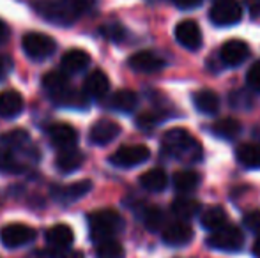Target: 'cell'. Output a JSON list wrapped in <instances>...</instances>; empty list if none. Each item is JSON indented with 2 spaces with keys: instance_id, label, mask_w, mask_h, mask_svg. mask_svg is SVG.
I'll use <instances>...</instances> for the list:
<instances>
[{
  "instance_id": "26",
  "label": "cell",
  "mask_w": 260,
  "mask_h": 258,
  "mask_svg": "<svg viewBox=\"0 0 260 258\" xmlns=\"http://www.w3.org/2000/svg\"><path fill=\"white\" fill-rule=\"evenodd\" d=\"M172 212L182 221L191 219L193 216L200 212V203L193 198H188V196H179L172 202Z\"/></svg>"
},
{
  "instance_id": "11",
  "label": "cell",
  "mask_w": 260,
  "mask_h": 258,
  "mask_svg": "<svg viewBox=\"0 0 260 258\" xmlns=\"http://www.w3.org/2000/svg\"><path fill=\"white\" fill-rule=\"evenodd\" d=\"M175 39H177V43L181 46L193 50V52L202 46V32H200V27L197 25V21L193 20H184L181 23H177Z\"/></svg>"
},
{
  "instance_id": "5",
  "label": "cell",
  "mask_w": 260,
  "mask_h": 258,
  "mask_svg": "<svg viewBox=\"0 0 260 258\" xmlns=\"http://www.w3.org/2000/svg\"><path fill=\"white\" fill-rule=\"evenodd\" d=\"M207 244L219 251H239L244 244V234L239 227L225 225L211 234L207 239Z\"/></svg>"
},
{
  "instance_id": "30",
  "label": "cell",
  "mask_w": 260,
  "mask_h": 258,
  "mask_svg": "<svg viewBox=\"0 0 260 258\" xmlns=\"http://www.w3.org/2000/svg\"><path fill=\"white\" fill-rule=\"evenodd\" d=\"M200 184V177L193 170H181L174 175V188L179 193H189Z\"/></svg>"
},
{
  "instance_id": "16",
  "label": "cell",
  "mask_w": 260,
  "mask_h": 258,
  "mask_svg": "<svg viewBox=\"0 0 260 258\" xmlns=\"http://www.w3.org/2000/svg\"><path fill=\"white\" fill-rule=\"evenodd\" d=\"M90 190H92V182H90V180H78V182L57 188V190L53 191V196H55V200H58L60 203L71 205L76 200L83 198Z\"/></svg>"
},
{
  "instance_id": "3",
  "label": "cell",
  "mask_w": 260,
  "mask_h": 258,
  "mask_svg": "<svg viewBox=\"0 0 260 258\" xmlns=\"http://www.w3.org/2000/svg\"><path fill=\"white\" fill-rule=\"evenodd\" d=\"M89 232L90 239L96 242L115 239L124 230V219L117 210L100 209L89 214Z\"/></svg>"
},
{
  "instance_id": "18",
  "label": "cell",
  "mask_w": 260,
  "mask_h": 258,
  "mask_svg": "<svg viewBox=\"0 0 260 258\" xmlns=\"http://www.w3.org/2000/svg\"><path fill=\"white\" fill-rule=\"evenodd\" d=\"M108 90H110V80L101 69L92 71L85 78L83 92L89 97H92V99H103L106 94H108Z\"/></svg>"
},
{
  "instance_id": "31",
  "label": "cell",
  "mask_w": 260,
  "mask_h": 258,
  "mask_svg": "<svg viewBox=\"0 0 260 258\" xmlns=\"http://www.w3.org/2000/svg\"><path fill=\"white\" fill-rule=\"evenodd\" d=\"M96 255L98 258H124V248L119 241L108 239V241L98 242Z\"/></svg>"
},
{
  "instance_id": "6",
  "label": "cell",
  "mask_w": 260,
  "mask_h": 258,
  "mask_svg": "<svg viewBox=\"0 0 260 258\" xmlns=\"http://www.w3.org/2000/svg\"><path fill=\"white\" fill-rule=\"evenodd\" d=\"M34 7L45 20L52 21V23L71 25L73 21L78 20V16L73 13L66 0H39Z\"/></svg>"
},
{
  "instance_id": "17",
  "label": "cell",
  "mask_w": 260,
  "mask_h": 258,
  "mask_svg": "<svg viewBox=\"0 0 260 258\" xmlns=\"http://www.w3.org/2000/svg\"><path fill=\"white\" fill-rule=\"evenodd\" d=\"M48 138L55 147L62 151V149L75 147L78 141V133L69 124H53L48 128Z\"/></svg>"
},
{
  "instance_id": "25",
  "label": "cell",
  "mask_w": 260,
  "mask_h": 258,
  "mask_svg": "<svg viewBox=\"0 0 260 258\" xmlns=\"http://www.w3.org/2000/svg\"><path fill=\"white\" fill-rule=\"evenodd\" d=\"M237 161L243 166L251 170L260 168V145L258 143H243L236 151Z\"/></svg>"
},
{
  "instance_id": "14",
  "label": "cell",
  "mask_w": 260,
  "mask_h": 258,
  "mask_svg": "<svg viewBox=\"0 0 260 258\" xmlns=\"http://www.w3.org/2000/svg\"><path fill=\"white\" fill-rule=\"evenodd\" d=\"M120 134V126L112 119H101L90 128L89 140L94 145H108Z\"/></svg>"
},
{
  "instance_id": "20",
  "label": "cell",
  "mask_w": 260,
  "mask_h": 258,
  "mask_svg": "<svg viewBox=\"0 0 260 258\" xmlns=\"http://www.w3.org/2000/svg\"><path fill=\"white\" fill-rule=\"evenodd\" d=\"M45 237L50 248H57V249H69L73 242H75V234H73L71 227L62 223L53 225L52 228H48Z\"/></svg>"
},
{
  "instance_id": "42",
  "label": "cell",
  "mask_w": 260,
  "mask_h": 258,
  "mask_svg": "<svg viewBox=\"0 0 260 258\" xmlns=\"http://www.w3.org/2000/svg\"><path fill=\"white\" fill-rule=\"evenodd\" d=\"M7 38H9V27H7L2 20H0V45H2V43H6Z\"/></svg>"
},
{
  "instance_id": "10",
  "label": "cell",
  "mask_w": 260,
  "mask_h": 258,
  "mask_svg": "<svg viewBox=\"0 0 260 258\" xmlns=\"http://www.w3.org/2000/svg\"><path fill=\"white\" fill-rule=\"evenodd\" d=\"M36 239V230L23 223H11L0 230V241L6 248L16 249L30 244Z\"/></svg>"
},
{
  "instance_id": "35",
  "label": "cell",
  "mask_w": 260,
  "mask_h": 258,
  "mask_svg": "<svg viewBox=\"0 0 260 258\" xmlns=\"http://www.w3.org/2000/svg\"><path fill=\"white\" fill-rule=\"evenodd\" d=\"M159 121H161V117L157 114H154V112H144V114L138 115L137 126L144 131H151V129L156 128Z\"/></svg>"
},
{
  "instance_id": "36",
  "label": "cell",
  "mask_w": 260,
  "mask_h": 258,
  "mask_svg": "<svg viewBox=\"0 0 260 258\" xmlns=\"http://www.w3.org/2000/svg\"><path fill=\"white\" fill-rule=\"evenodd\" d=\"M243 225L246 230L253 232V234H258L260 232V210H250V212L244 214Z\"/></svg>"
},
{
  "instance_id": "27",
  "label": "cell",
  "mask_w": 260,
  "mask_h": 258,
  "mask_svg": "<svg viewBox=\"0 0 260 258\" xmlns=\"http://www.w3.org/2000/svg\"><path fill=\"white\" fill-rule=\"evenodd\" d=\"M137 104H138V96L133 90H127V89L117 90L112 96V99H110V106L117 112H122V114L133 112L137 108Z\"/></svg>"
},
{
  "instance_id": "40",
  "label": "cell",
  "mask_w": 260,
  "mask_h": 258,
  "mask_svg": "<svg viewBox=\"0 0 260 258\" xmlns=\"http://www.w3.org/2000/svg\"><path fill=\"white\" fill-rule=\"evenodd\" d=\"M13 69V60L7 55H0V80H4Z\"/></svg>"
},
{
  "instance_id": "34",
  "label": "cell",
  "mask_w": 260,
  "mask_h": 258,
  "mask_svg": "<svg viewBox=\"0 0 260 258\" xmlns=\"http://www.w3.org/2000/svg\"><path fill=\"white\" fill-rule=\"evenodd\" d=\"M101 35L106 38L108 41L112 43H120L126 39V28L119 23H108V25H103L101 27Z\"/></svg>"
},
{
  "instance_id": "41",
  "label": "cell",
  "mask_w": 260,
  "mask_h": 258,
  "mask_svg": "<svg viewBox=\"0 0 260 258\" xmlns=\"http://www.w3.org/2000/svg\"><path fill=\"white\" fill-rule=\"evenodd\" d=\"M174 4L181 9H193L202 4V0H174Z\"/></svg>"
},
{
  "instance_id": "23",
  "label": "cell",
  "mask_w": 260,
  "mask_h": 258,
  "mask_svg": "<svg viewBox=\"0 0 260 258\" xmlns=\"http://www.w3.org/2000/svg\"><path fill=\"white\" fill-rule=\"evenodd\" d=\"M193 104H195V108L200 114L216 115L219 110V97L209 89L197 90V92L193 94Z\"/></svg>"
},
{
  "instance_id": "15",
  "label": "cell",
  "mask_w": 260,
  "mask_h": 258,
  "mask_svg": "<svg viewBox=\"0 0 260 258\" xmlns=\"http://www.w3.org/2000/svg\"><path fill=\"white\" fill-rule=\"evenodd\" d=\"M127 64L137 72H156L165 67V60L159 55H156L154 52H147V50L131 55Z\"/></svg>"
},
{
  "instance_id": "2",
  "label": "cell",
  "mask_w": 260,
  "mask_h": 258,
  "mask_svg": "<svg viewBox=\"0 0 260 258\" xmlns=\"http://www.w3.org/2000/svg\"><path fill=\"white\" fill-rule=\"evenodd\" d=\"M163 151L168 156L184 163H197L202 159L204 151L195 136L182 128L170 129L163 134Z\"/></svg>"
},
{
  "instance_id": "13",
  "label": "cell",
  "mask_w": 260,
  "mask_h": 258,
  "mask_svg": "<svg viewBox=\"0 0 260 258\" xmlns=\"http://www.w3.org/2000/svg\"><path fill=\"white\" fill-rule=\"evenodd\" d=\"M163 242H167L168 246H186L188 242L193 241V228L189 227L186 221L179 219L175 223H170L163 228Z\"/></svg>"
},
{
  "instance_id": "22",
  "label": "cell",
  "mask_w": 260,
  "mask_h": 258,
  "mask_svg": "<svg viewBox=\"0 0 260 258\" xmlns=\"http://www.w3.org/2000/svg\"><path fill=\"white\" fill-rule=\"evenodd\" d=\"M83 159H85L83 152H80L78 149H75V147H69V149H62V151L58 152L57 159H55V165H57V168L60 170V172L71 173L83 165Z\"/></svg>"
},
{
  "instance_id": "28",
  "label": "cell",
  "mask_w": 260,
  "mask_h": 258,
  "mask_svg": "<svg viewBox=\"0 0 260 258\" xmlns=\"http://www.w3.org/2000/svg\"><path fill=\"white\" fill-rule=\"evenodd\" d=\"M200 223H202V227L206 228V230H218V228L225 227L226 225V212L223 207H209L202 212V216H200Z\"/></svg>"
},
{
  "instance_id": "29",
  "label": "cell",
  "mask_w": 260,
  "mask_h": 258,
  "mask_svg": "<svg viewBox=\"0 0 260 258\" xmlns=\"http://www.w3.org/2000/svg\"><path fill=\"white\" fill-rule=\"evenodd\" d=\"M212 133L216 136L223 138V140H234L236 136H239L241 133V122L236 121V119H219L212 124Z\"/></svg>"
},
{
  "instance_id": "24",
  "label": "cell",
  "mask_w": 260,
  "mask_h": 258,
  "mask_svg": "<svg viewBox=\"0 0 260 258\" xmlns=\"http://www.w3.org/2000/svg\"><path fill=\"white\" fill-rule=\"evenodd\" d=\"M168 184V177L165 173V170L161 168H152L147 170L145 173H142L140 177V186L144 190L151 191V193H159L167 188Z\"/></svg>"
},
{
  "instance_id": "19",
  "label": "cell",
  "mask_w": 260,
  "mask_h": 258,
  "mask_svg": "<svg viewBox=\"0 0 260 258\" xmlns=\"http://www.w3.org/2000/svg\"><path fill=\"white\" fill-rule=\"evenodd\" d=\"M89 64H90V55L78 48H73V50H69V52H66L60 59V67L66 75L82 72L83 69H87Z\"/></svg>"
},
{
  "instance_id": "32",
  "label": "cell",
  "mask_w": 260,
  "mask_h": 258,
  "mask_svg": "<svg viewBox=\"0 0 260 258\" xmlns=\"http://www.w3.org/2000/svg\"><path fill=\"white\" fill-rule=\"evenodd\" d=\"M23 168H25V165L16 158L14 152L7 151L6 147H0V172L16 173V172H21Z\"/></svg>"
},
{
  "instance_id": "8",
  "label": "cell",
  "mask_w": 260,
  "mask_h": 258,
  "mask_svg": "<svg viewBox=\"0 0 260 258\" xmlns=\"http://www.w3.org/2000/svg\"><path fill=\"white\" fill-rule=\"evenodd\" d=\"M0 143H2V147H6L7 151L14 152V154H23L32 159L39 158V152L36 151V145H34V141H32L30 134L23 129L7 131V133L2 134V138H0Z\"/></svg>"
},
{
  "instance_id": "43",
  "label": "cell",
  "mask_w": 260,
  "mask_h": 258,
  "mask_svg": "<svg viewBox=\"0 0 260 258\" xmlns=\"http://www.w3.org/2000/svg\"><path fill=\"white\" fill-rule=\"evenodd\" d=\"M248 7H250V11H251L253 16L260 14V0H250V2H248Z\"/></svg>"
},
{
  "instance_id": "39",
  "label": "cell",
  "mask_w": 260,
  "mask_h": 258,
  "mask_svg": "<svg viewBox=\"0 0 260 258\" xmlns=\"http://www.w3.org/2000/svg\"><path fill=\"white\" fill-rule=\"evenodd\" d=\"M246 82L251 89L260 92V60L250 67V71H248V75H246Z\"/></svg>"
},
{
  "instance_id": "1",
  "label": "cell",
  "mask_w": 260,
  "mask_h": 258,
  "mask_svg": "<svg viewBox=\"0 0 260 258\" xmlns=\"http://www.w3.org/2000/svg\"><path fill=\"white\" fill-rule=\"evenodd\" d=\"M69 75L64 71H52L46 72L43 78V89L46 90L48 97L55 101L60 106H76V108H85L87 106V94L75 90L69 83Z\"/></svg>"
},
{
  "instance_id": "33",
  "label": "cell",
  "mask_w": 260,
  "mask_h": 258,
  "mask_svg": "<svg viewBox=\"0 0 260 258\" xmlns=\"http://www.w3.org/2000/svg\"><path fill=\"white\" fill-rule=\"evenodd\" d=\"M142 217H144L145 228L151 232H157L165 225V214H163V210L157 209V207H149V209H145Z\"/></svg>"
},
{
  "instance_id": "21",
  "label": "cell",
  "mask_w": 260,
  "mask_h": 258,
  "mask_svg": "<svg viewBox=\"0 0 260 258\" xmlns=\"http://www.w3.org/2000/svg\"><path fill=\"white\" fill-rule=\"evenodd\" d=\"M23 97L16 90H4L0 94V117L14 119L23 112Z\"/></svg>"
},
{
  "instance_id": "9",
  "label": "cell",
  "mask_w": 260,
  "mask_h": 258,
  "mask_svg": "<svg viewBox=\"0 0 260 258\" xmlns=\"http://www.w3.org/2000/svg\"><path fill=\"white\" fill-rule=\"evenodd\" d=\"M149 158H151V151L145 145H124L110 156V163L119 168H133L145 163Z\"/></svg>"
},
{
  "instance_id": "7",
  "label": "cell",
  "mask_w": 260,
  "mask_h": 258,
  "mask_svg": "<svg viewBox=\"0 0 260 258\" xmlns=\"http://www.w3.org/2000/svg\"><path fill=\"white\" fill-rule=\"evenodd\" d=\"M209 18L218 27H230L241 21L243 7L237 0H216L209 11Z\"/></svg>"
},
{
  "instance_id": "38",
  "label": "cell",
  "mask_w": 260,
  "mask_h": 258,
  "mask_svg": "<svg viewBox=\"0 0 260 258\" xmlns=\"http://www.w3.org/2000/svg\"><path fill=\"white\" fill-rule=\"evenodd\" d=\"M38 258H83V255H80V253H68V249L50 248V251L38 253Z\"/></svg>"
},
{
  "instance_id": "12",
  "label": "cell",
  "mask_w": 260,
  "mask_h": 258,
  "mask_svg": "<svg viewBox=\"0 0 260 258\" xmlns=\"http://www.w3.org/2000/svg\"><path fill=\"white\" fill-rule=\"evenodd\" d=\"M219 57H221L225 65L236 67V65H241L250 57V46L244 41H241V39H230L221 46Z\"/></svg>"
},
{
  "instance_id": "4",
  "label": "cell",
  "mask_w": 260,
  "mask_h": 258,
  "mask_svg": "<svg viewBox=\"0 0 260 258\" xmlns=\"http://www.w3.org/2000/svg\"><path fill=\"white\" fill-rule=\"evenodd\" d=\"M21 46H23L25 55L32 60H46L57 50L55 39L46 34H41V32H28V34H25Z\"/></svg>"
},
{
  "instance_id": "44",
  "label": "cell",
  "mask_w": 260,
  "mask_h": 258,
  "mask_svg": "<svg viewBox=\"0 0 260 258\" xmlns=\"http://www.w3.org/2000/svg\"><path fill=\"white\" fill-rule=\"evenodd\" d=\"M253 255L257 258H260V237L255 241V244H253Z\"/></svg>"
},
{
  "instance_id": "37",
  "label": "cell",
  "mask_w": 260,
  "mask_h": 258,
  "mask_svg": "<svg viewBox=\"0 0 260 258\" xmlns=\"http://www.w3.org/2000/svg\"><path fill=\"white\" fill-rule=\"evenodd\" d=\"M66 2L69 4V7H71L73 13L80 18L82 14H85L87 11L92 9V6H94L96 0H66Z\"/></svg>"
}]
</instances>
